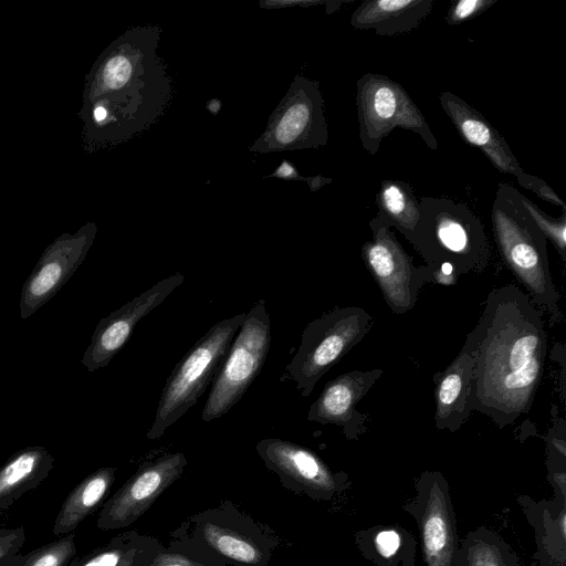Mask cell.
<instances>
[{"label": "cell", "mask_w": 566, "mask_h": 566, "mask_svg": "<svg viewBox=\"0 0 566 566\" xmlns=\"http://www.w3.org/2000/svg\"><path fill=\"white\" fill-rule=\"evenodd\" d=\"M496 2L497 0H459L452 2L446 13V23L448 25H459L468 22L478 18Z\"/></svg>", "instance_id": "obj_27"}, {"label": "cell", "mask_w": 566, "mask_h": 566, "mask_svg": "<svg viewBox=\"0 0 566 566\" xmlns=\"http://www.w3.org/2000/svg\"><path fill=\"white\" fill-rule=\"evenodd\" d=\"M161 29L137 25L112 41L85 75L78 118L87 154L123 144L154 125L174 86L158 55Z\"/></svg>", "instance_id": "obj_1"}, {"label": "cell", "mask_w": 566, "mask_h": 566, "mask_svg": "<svg viewBox=\"0 0 566 566\" xmlns=\"http://www.w3.org/2000/svg\"><path fill=\"white\" fill-rule=\"evenodd\" d=\"M96 234V223L88 221L74 233L60 234L44 249L22 285L21 318L35 314L65 285L85 260Z\"/></svg>", "instance_id": "obj_11"}, {"label": "cell", "mask_w": 566, "mask_h": 566, "mask_svg": "<svg viewBox=\"0 0 566 566\" xmlns=\"http://www.w3.org/2000/svg\"><path fill=\"white\" fill-rule=\"evenodd\" d=\"M520 186L523 188L534 192L543 200H546L555 206H558L563 209V212H566L565 202L555 193V191L539 177L527 175L520 177L516 179Z\"/></svg>", "instance_id": "obj_30"}, {"label": "cell", "mask_w": 566, "mask_h": 566, "mask_svg": "<svg viewBox=\"0 0 566 566\" xmlns=\"http://www.w3.org/2000/svg\"><path fill=\"white\" fill-rule=\"evenodd\" d=\"M479 328L475 326L464 340L451 364L433 375L434 424L438 430L454 432L470 415L469 396L479 346Z\"/></svg>", "instance_id": "obj_15"}, {"label": "cell", "mask_w": 566, "mask_h": 566, "mask_svg": "<svg viewBox=\"0 0 566 566\" xmlns=\"http://www.w3.org/2000/svg\"><path fill=\"white\" fill-rule=\"evenodd\" d=\"M328 142L324 98L317 81L296 75L250 151L316 149Z\"/></svg>", "instance_id": "obj_9"}, {"label": "cell", "mask_w": 566, "mask_h": 566, "mask_svg": "<svg viewBox=\"0 0 566 566\" xmlns=\"http://www.w3.org/2000/svg\"><path fill=\"white\" fill-rule=\"evenodd\" d=\"M381 224L396 228L408 241L411 240L420 218L419 200L412 187L400 180H382L376 195Z\"/></svg>", "instance_id": "obj_22"}, {"label": "cell", "mask_w": 566, "mask_h": 566, "mask_svg": "<svg viewBox=\"0 0 566 566\" xmlns=\"http://www.w3.org/2000/svg\"><path fill=\"white\" fill-rule=\"evenodd\" d=\"M439 99L461 138L479 148L494 168L516 179L526 174L506 140L479 111L451 92L441 93Z\"/></svg>", "instance_id": "obj_16"}, {"label": "cell", "mask_w": 566, "mask_h": 566, "mask_svg": "<svg viewBox=\"0 0 566 566\" xmlns=\"http://www.w3.org/2000/svg\"><path fill=\"white\" fill-rule=\"evenodd\" d=\"M371 240L361 247L363 261L394 314L410 312L432 274L427 265H416L390 228L376 218L369 221Z\"/></svg>", "instance_id": "obj_10"}, {"label": "cell", "mask_w": 566, "mask_h": 566, "mask_svg": "<svg viewBox=\"0 0 566 566\" xmlns=\"http://www.w3.org/2000/svg\"><path fill=\"white\" fill-rule=\"evenodd\" d=\"M356 88L359 139L369 155L377 154L382 139L395 128L416 133L429 149H438V140L423 114L399 83L381 74L366 73Z\"/></svg>", "instance_id": "obj_8"}, {"label": "cell", "mask_w": 566, "mask_h": 566, "mask_svg": "<svg viewBox=\"0 0 566 566\" xmlns=\"http://www.w3.org/2000/svg\"><path fill=\"white\" fill-rule=\"evenodd\" d=\"M116 469L99 468L85 476L63 501L53 524L56 537L73 533L75 528L101 505L114 480Z\"/></svg>", "instance_id": "obj_21"}, {"label": "cell", "mask_w": 566, "mask_h": 566, "mask_svg": "<svg viewBox=\"0 0 566 566\" xmlns=\"http://www.w3.org/2000/svg\"><path fill=\"white\" fill-rule=\"evenodd\" d=\"M328 1L319 0H264L259 6L263 9H285L293 7L307 8L312 6L327 4Z\"/></svg>", "instance_id": "obj_33"}, {"label": "cell", "mask_w": 566, "mask_h": 566, "mask_svg": "<svg viewBox=\"0 0 566 566\" xmlns=\"http://www.w3.org/2000/svg\"><path fill=\"white\" fill-rule=\"evenodd\" d=\"M272 178L282 180L306 181V177L301 176L298 170L287 160H283L281 165L270 175Z\"/></svg>", "instance_id": "obj_34"}, {"label": "cell", "mask_w": 566, "mask_h": 566, "mask_svg": "<svg viewBox=\"0 0 566 566\" xmlns=\"http://www.w3.org/2000/svg\"><path fill=\"white\" fill-rule=\"evenodd\" d=\"M499 253L532 303L552 324L563 318L559 293L551 273L547 240L521 202V192L499 184L491 210Z\"/></svg>", "instance_id": "obj_3"}, {"label": "cell", "mask_w": 566, "mask_h": 566, "mask_svg": "<svg viewBox=\"0 0 566 566\" xmlns=\"http://www.w3.org/2000/svg\"><path fill=\"white\" fill-rule=\"evenodd\" d=\"M307 186L310 187L311 191H316L321 189L323 186L331 184L332 178L323 177V176H314V177H306Z\"/></svg>", "instance_id": "obj_35"}, {"label": "cell", "mask_w": 566, "mask_h": 566, "mask_svg": "<svg viewBox=\"0 0 566 566\" xmlns=\"http://www.w3.org/2000/svg\"><path fill=\"white\" fill-rule=\"evenodd\" d=\"M148 566H203L182 555L157 553Z\"/></svg>", "instance_id": "obj_32"}, {"label": "cell", "mask_w": 566, "mask_h": 566, "mask_svg": "<svg viewBox=\"0 0 566 566\" xmlns=\"http://www.w3.org/2000/svg\"><path fill=\"white\" fill-rule=\"evenodd\" d=\"M433 7L434 0H367L353 12L349 23L356 30L397 36L417 29Z\"/></svg>", "instance_id": "obj_18"}, {"label": "cell", "mask_w": 566, "mask_h": 566, "mask_svg": "<svg viewBox=\"0 0 566 566\" xmlns=\"http://www.w3.org/2000/svg\"><path fill=\"white\" fill-rule=\"evenodd\" d=\"M521 202L546 240L552 242L566 262V212L560 218L551 217L522 193Z\"/></svg>", "instance_id": "obj_26"}, {"label": "cell", "mask_w": 566, "mask_h": 566, "mask_svg": "<svg viewBox=\"0 0 566 566\" xmlns=\"http://www.w3.org/2000/svg\"><path fill=\"white\" fill-rule=\"evenodd\" d=\"M54 457L42 446L14 452L0 468V513L36 489L54 468Z\"/></svg>", "instance_id": "obj_20"}, {"label": "cell", "mask_w": 566, "mask_h": 566, "mask_svg": "<svg viewBox=\"0 0 566 566\" xmlns=\"http://www.w3.org/2000/svg\"><path fill=\"white\" fill-rule=\"evenodd\" d=\"M382 374L380 368L356 369L329 380L311 405L307 420L336 424L348 439H357L366 429V416L357 410V405Z\"/></svg>", "instance_id": "obj_14"}, {"label": "cell", "mask_w": 566, "mask_h": 566, "mask_svg": "<svg viewBox=\"0 0 566 566\" xmlns=\"http://www.w3.org/2000/svg\"><path fill=\"white\" fill-rule=\"evenodd\" d=\"M374 318L360 306H335L311 321L280 381L293 380L302 397L370 332Z\"/></svg>", "instance_id": "obj_6"}, {"label": "cell", "mask_w": 566, "mask_h": 566, "mask_svg": "<svg viewBox=\"0 0 566 566\" xmlns=\"http://www.w3.org/2000/svg\"><path fill=\"white\" fill-rule=\"evenodd\" d=\"M150 549L133 532L120 534L88 554L73 558L66 566H142Z\"/></svg>", "instance_id": "obj_23"}, {"label": "cell", "mask_w": 566, "mask_h": 566, "mask_svg": "<svg viewBox=\"0 0 566 566\" xmlns=\"http://www.w3.org/2000/svg\"><path fill=\"white\" fill-rule=\"evenodd\" d=\"M245 313L213 324L176 364L163 388L154 421L146 434L159 439L203 395L218 373Z\"/></svg>", "instance_id": "obj_5"}, {"label": "cell", "mask_w": 566, "mask_h": 566, "mask_svg": "<svg viewBox=\"0 0 566 566\" xmlns=\"http://www.w3.org/2000/svg\"><path fill=\"white\" fill-rule=\"evenodd\" d=\"M25 541L23 526L0 528V566H13Z\"/></svg>", "instance_id": "obj_28"}, {"label": "cell", "mask_w": 566, "mask_h": 566, "mask_svg": "<svg viewBox=\"0 0 566 566\" xmlns=\"http://www.w3.org/2000/svg\"><path fill=\"white\" fill-rule=\"evenodd\" d=\"M201 536L221 556L239 565L258 566L263 559L252 541L227 527L207 523L201 528Z\"/></svg>", "instance_id": "obj_24"}, {"label": "cell", "mask_w": 566, "mask_h": 566, "mask_svg": "<svg viewBox=\"0 0 566 566\" xmlns=\"http://www.w3.org/2000/svg\"><path fill=\"white\" fill-rule=\"evenodd\" d=\"M465 566H507L503 553L492 543L479 541L467 551Z\"/></svg>", "instance_id": "obj_29"}, {"label": "cell", "mask_w": 566, "mask_h": 566, "mask_svg": "<svg viewBox=\"0 0 566 566\" xmlns=\"http://www.w3.org/2000/svg\"><path fill=\"white\" fill-rule=\"evenodd\" d=\"M420 218L409 241L431 272L449 269L458 275L482 273L491 245L481 219L463 202L421 197Z\"/></svg>", "instance_id": "obj_4"}, {"label": "cell", "mask_w": 566, "mask_h": 566, "mask_svg": "<svg viewBox=\"0 0 566 566\" xmlns=\"http://www.w3.org/2000/svg\"><path fill=\"white\" fill-rule=\"evenodd\" d=\"M76 554L75 533L19 555L13 566H66Z\"/></svg>", "instance_id": "obj_25"}, {"label": "cell", "mask_w": 566, "mask_h": 566, "mask_svg": "<svg viewBox=\"0 0 566 566\" xmlns=\"http://www.w3.org/2000/svg\"><path fill=\"white\" fill-rule=\"evenodd\" d=\"M187 460L175 452L146 462L107 500L97 517L102 531L123 528L143 515L182 473Z\"/></svg>", "instance_id": "obj_12"}, {"label": "cell", "mask_w": 566, "mask_h": 566, "mask_svg": "<svg viewBox=\"0 0 566 566\" xmlns=\"http://www.w3.org/2000/svg\"><path fill=\"white\" fill-rule=\"evenodd\" d=\"M221 107L220 101L217 98H213L207 103V108L212 113L217 114Z\"/></svg>", "instance_id": "obj_36"}, {"label": "cell", "mask_w": 566, "mask_h": 566, "mask_svg": "<svg viewBox=\"0 0 566 566\" xmlns=\"http://www.w3.org/2000/svg\"><path fill=\"white\" fill-rule=\"evenodd\" d=\"M185 281V275L175 273L161 279L151 287L101 318L81 364L87 371L106 367L124 347L137 324L159 306Z\"/></svg>", "instance_id": "obj_13"}, {"label": "cell", "mask_w": 566, "mask_h": 566, "mask_svg": "<svg viewBox=\"0 0 566 566\" xmlns=\"http://www.w3.org/2000/svg\"><path fill=\"white\" fill-rule=\"evenodd\" d=\"M256 451L269 469L306 490L328 492L336 488L335 474L306 447L279 438H265L258 442Z\"/></svg>", "instance_id": "obj_17"}, {"label": "cell", "mask_w": 566, "mask_h": 566, "mask_svg": "<svg viewBox=\"0 0 566 566\" xmlns=\"http://www.w3.org/2000/svg\"><path fill=\"white\" fill-rule=\"evenodd\" d=\"M476 326L469 406L503 429L531 411L541 385L547 356L543 316L521 287L505 284L489 293Z\"/></svg>", "instance_id": "obj_2"}, {"label": "cell", "mask_w": 566, "mask_h": 566, "mask_svg": "<svg viewBox=\"0 0 566 566\" xmlns=\"http://www.w3.org/2000/svg\"><path fill=\"white\" fill-rule=\"evenodd\" d=\"M431 480L421 518L424 559L428 566H451L455 542L451 505L441 482L433 474Z\"/></svg>", "instance_id": "obj_19"}, {"label": "cell", "mask_w": 566, "mask_h": 566, "mask_svg": "<svg viewBox=\"0 0 566 566\" xmlns=\"http://www.w3.org/2000/svg\"><path fill=\"white\" fill-rule=\"evenodd\" d=\"M271 339L270 315L265 301L261 298L245 313L243 323L211 382L201 413L203 421L221 418L243 397L264 366Z\"/></svg>", "instance_id": "obj_7"}, {"label": "cell", "mask_w": 566, "mask_h": 566, "mask_svg": "<svg viewBox=\"0 0 566 566\" xmlns=\"http://www.w3.org/2000/svg\"><path fill=\"white\" fill-rule=\"evenodd\" d=\"M376 548L384 557H391L400 546V536L394 530H385L377 534Z\"/></svg>", "instance_id": "obj_31"}]
</instances>
